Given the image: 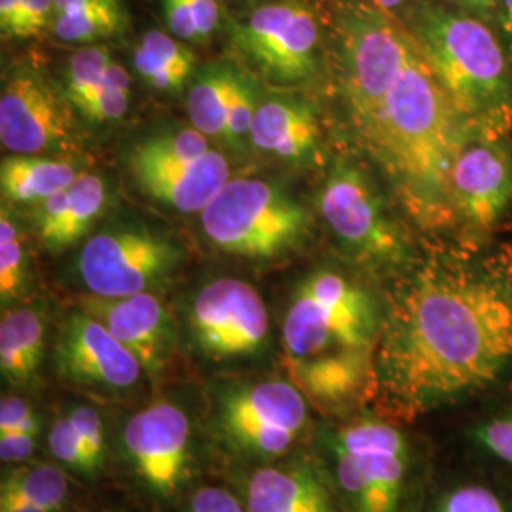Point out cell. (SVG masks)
Instances as JSON below:
<instances>
[{
  "instance_id": "obj_1",
  "label": "cell",
  "mask_w": 512,
  "mask_h": 512,
  "mask_svg": "<svg viewBox=\"0 0 512 512\" xmlns=\"http://www.w3.org/2000/svg\"><path fill=\"white\" fill-rule=\"evenodd\" d=\"M384 291L368 408L423 425L512 389V238L425 239Z\"/></svg>"
},
{
  "instance_id": "obj_2",
  "label": "cell",
  "mask_w": 512,
  "mask_h": 512,
  "mask_svg": "<svg viewBox=\"0 0 512 512\" xmlns=\"http://www.w3.org/2000/svg\"><path fill=\"white\" fill-rule=\"evenodd\" d=\"M332 55L357 154L423 238H454L450 173L467 126L418 40L368 0H340L332 14Z\"/></svg>"
},
{
  "instance_id": "obj_3",
  "label": "cell",
  "mask_w": 512,
  "mask_h": 512,
  "mask_svg": "<svg viewBox=\"0 0 512 512\" xmlns=\"http://www.w3.org/2000/svg\"><path fill=\"white\" fill-rule=\"evenodd\" d=\"M311 448L344 512H423L439 471V446L420 423L361 408L319 418Z\"/></svg>"
},
{
  "instance_id": "obj_4",
  "label": "cell",
  "mask_w": 512,
  "mask_h": 512,
  "mask_svg": "<svg viewBox=\"0 0 512 512\" xmlns=\"http://www.w3.org/2000/svg\"><path fill=\"white\" fill-rule=\"evenodd\" d=\"M403 23L463 124L512 133V59L494 27L439 0H420Z\"/></svg>"
},
{
  "instance_id": "obj_5",
  "label": "cell",
  "mask_w": 512,
  "mask_h": 512,
  "mask_svg": "<svg viewBox=\"0 0 512 512\" xmlns=\"http://www.w3.org/2000/svg\"><path fill=\"white\" fill-rule=\"evenodd\" d=\"M207 446L203 403L165 393L122 418L112 435V465L141 505L175 511L200 484Z\"/></svg>"
},
{
  "instance_id": "obj_6",
  "label": "cell",
  "mask_w": 512,
  "mask_h": 512,
  "mask_svg": "<svg viewBox=\"0 0 512 512\" xmlns=\"http://www.w3.org/2000/svg\"><path fill=\"white\" fill-rule=\"evenodd\" d=\"M317 211L344 262L382 283L408 268L425 241L382 177L359 154L332 162L317 194Z\"/></svg>"
},
{
  "instance_id": "obj_7",
  "label": "cell",
  "mask_w": 512,
  "mask_h": 512,
  "mask_svg": "<svg viewBox=\"0 0 512 512\" xmlns=\"http://www.w3.org/2000/svg\"><path fill=\"white\" fill-rule=\"evenodd\" d=\"M319 416L287 378H226L207 387L203 421L234 467H256L310 446Z\"/></svg>"
},
{
  "instance_id": "obj_8",
  "label": "cell",
  "mask_w": 512,
  "mask_h": 512,
  "mask_svg": "<svg viewBox=\"0 0 512 512\" xmlns=\"http://www.w3.org/2000/svg\"><path fill=\"white\" fill-rule=\"evenodd\" d=\"M385 319L384 283L348 262L319 266L294 289L281 325L287 359L374 351Z\"/></svg>"
},
{
  "instance_id": "obj_9",
  "label": "cell",
  "mask_w": 512,
  "mask_h": 512,
  "mask_svg": "<svg viewBox=\"0 0 512 512\" xmlns=\"http://www.w3.org/2000/svg\"><path fill=\"white\" fill-rule=\"evenodd\" d=\"M200 217L219 251L256 260L287 255L311 234L310 211L281 186L255 177L230 179Z\"/></svg>"
},
{
  "instance_id": "obj_10",
  "label": "cell",
  "mask_w": 512,
  "mask_h": 512,
  "mask_svg": "<svg viewBox=\"0 0 512 512\" xmlns=\"http://www.w3.org/2000/svg\"><path fill=\"white\" fill-rule=\"evenodd\" d=\"M188 348L203 365L236 366L270 348V311L255 287L238 277H217L192 294L184 308Z\"/></svg>"
},
{
  "instance_id": "obj_11",
  "label": "cell",
  "mask_w": 512,
  "mask_h": 512,
  "mask_svg": "<svg viewBox=\"0 0 512 512\" xmlns=\"http://www.w3.org/2000/svg\"><path fill=\"white\" fill-rule=\"evenodd\" d=\"M454 238L495 239L512 228V133L467 128L450 173Z\"/></svg>"
},
{
  "instance_id": "obj_12",
  "label": "cell",
  "mask_w": 512,
  "mask_h": 512,
  "mask_svg": "<svg viewBox=\"0 0 512 512\" xmlns=\"http://www.w3.org/2000/svg\"><path fill=\"white\" fill-rule=\"evenodd\" d=\"M323 38V19L311 0L255 4L230 27L236 52L277 82H300L317 73Z\"/></svg>"
},
{
  "instance_id": "obj_13",
  "label": "cell",
  "mask_w": 512,
  "mask_h": 512,
  "mask_svg": "<svg viewBox=\"0 0 512 512\" xmlns=\"http://www.w3.org/2000/svg\"><path fill=\"white\" fill-rule=\"evenodd\" d=\"M59 382L95 401L133 403L148 380L139 359L82 308L67 313L54 348Z\"/></svg>"
},
{
  "instance_id": "obj_14",
  "label": "cell",
  "mask_w": 512,
  "mask_h": 512,
  "mask_svg": "<svg viewBox=\"0 0 512 512\" xmlns=\"http://www.w3.org/2000/svg\"><path fill=\"white\" fill-rule=\"evenodd\" d=\"M183 262L181 249L158 234L112 228L86 241L76 258V274L92 296L124 298L160 293Z\"/></svg>"
},
{
  "instance_id": "obj_15",
  "label": "cell",
  "mask_w": 512,
  "mask_h": 512,
  "mask_svg": "<svg viewBox=\"0 0 512 512\" xmlns=\"http://www.w3.org/2000/svg\"><path fill=\"white\" fill-rule=\"evenodd\" d=\"M0 141L12 154H46L71 145L73 122L67 103L38 67L18 65L4 78Z\"/></svg>"
},
{
  "instance_id": "obj_16",
  "label": "cell",
  "mask_w": 512,
  "mask_h": 512,
  "mask_svg": "<svg viewBox=\"0 0 512 512\" xmlns=\"http://www.w3.org/2000/svg\"><path fill=\"white\" fill-rule=\"evenodd\" d=\"M236 482L249 512H344L311 444L266 465L241 467Z\"/></svg>"
},
{
  "instance_id": "obj_17",
  "label": "cell",
  "mask_w": 512,
  "mask_h": 512,
  "mask_svg": "<svg viewBox=\"0 0 512 512\" xmlns=\"http://www.w3.org/2000/svg\"><path fill=\"white\" fill-rule=\"evenodd\" d=\"M440 461L473 467L512 482V389L435 421Z\"/></svg>"
},
{
  "instance_id": "obj_18",
  "label": "cell",
  "mask_w": 512,
  "mask_h": 512,
  "mask_svg": "<svg viewBox=\"0 0 512 512\" xmlns=\"http://www.w3.org/2000/svg\"><path fill=\"white\" fill-rule=\"evenodd\" d=\"M99 319L118 342L139 359L152 384H160L173 361L177 330L164 300L156 293L124 298L84 296L80 306Z\"/></svg>"
},
{
  "instance_id": "obj_19",
  "label": "cell",
  "mask_w": 512,
  "mask_h": 512,
  "mask_svg": "<svg viewBox=\"0 0 512 512\" xmlns=\"http://www.w3.org/2000/svg\"><path fill=\"white\" fill-rule=\"evenodd\" d=\"M285 376L319 418L368 408L374 395V351H338L310 359L283 357Z\"/></svg>"
},
{
  "instance_id": "obj_20",
  "label": "cell",
  "mask_w": 512,
  "mask_h": 512,
  "mask_svg": "<svg viewBox=\"0 0 512 512\" xmlns=\"http://www.w3.org/2000/svg\"><path fill=\"white\" fill-rule=\"evenodd\" d=\"M129 167L143 192L181 213H202L230 181L228 162L215 150L192 164Z\"/></svg>"
},
{
  "instance_id": "obj_21",
  "label": "cell",
  "mask_w": 512,
  "mask_h": 512,
  "mask_svg": "<svg viewBox=\"0 0 512 512\" xmlns=\"http://www.w3.org/2000/svg\"><path fill=\"white\" fill-rule=\"evenodd\" d=\"M249 141L281 160L310 162L321 150V126L308 103L272 97L258 103Z\"/></svg>"
},
{
  "instance_id": "obj_22",
  "label": "cell",
  "mask_w": 512,
  "mask_h": 512,
  "mask_svg": "<svg viewBox=\"0 0 512 512\" xmlns=\"http://www.w3.org/2000/svg\"><path fill=\"white\" fill-rule=\"evenodd\" d=\"M107 207V184L80 173L65 190L37 205L38 234L50 251L67 249L84 238Z\"/></svg>"
},
{
  "instance_id": "obj_23",
  "label": "cell",
  "mask_w": 512,
  "mask_h": 512,
  "mask_svg": "<svg viewBox=\"0 0 512 512\" xmlns=\"http://www.w3.org/2000/svg\"><path fill=\"white\" fill-rule=\"evenodd\" d=\"M46 313L40 306L4 308L0 317V374L12 391L40 384L46 359Z\"/></svg>"
},
{
  "instance_id": "obj_24",
  "label": "cell",
  "mask_w": 512,
  "mask_h": 512,
  "mask_svg": "<svg viewBox=\"0 0 512 512\" xmlns=\"http://www.w3.org/2000/svg\"><path fill=\"white\" fill-rule=\"evenodd\" d=\"M423 512H512V482L439 459Z\"/></svg>"
},
{
  "instance_id": "obj_25",
  "label": "cell",
  "mask_w": 512,
  "mask_h": 512,
  "mask_svg": "<svg viewBox=\"0 0 512 512\" xmlns=\"http://www.w3.org/2000/svg\"><path fill=\"white\" fill-rule=\"evenodd\" d=\"M76 165L42 154H12L0 165L4 200L38 205L65 190L78 179Z\"/></svg>"
},
{
  "instance_id": "obj_26",
  "label": "cell",
  "mask_w": 512,
  "mask_h": 512,
  "mask_svg": "<svg viewBox=\"0 0 512 512\" xmlns=\"http://www.w3.org/2000/svg\"><path fill=\"white\" fill-rule=\"evenodd\" d=\"M74 476L55 461H27L2 467L0 497L31 503L46 511L69 512L73 507Z\"/></svg>"
},
{
  "instance_id": "obj_27",
  "label": "cell",
  "mask_w": 512,
  "mask_h": 512,
  "mask_svg": "<svg viewBox=\"0 0 512 512\" xmlns=\"http://www.w3.org/2000/svg\"><path fill=\"white\" fill-rule=\"evenodd\" d=\"M133 67L154 90L181 92L196 69V55L171 33L148 31L133 52Z\"/></svg>"
},
{
  "instance_id": "obj_28",
  "label": "cell",
  "mask_w": 512,
  "mask_h": 512,
  "mask_svg": "<svg viewBox=\"0 0 512 512\" xmlns=\"http://www.w3.org/2000/svg\"><path fill=\"white\" fill-rule=\"evenodd\" d=\"M238 76V69L226 63H213L203 67L188 93L186 109L192 126L209 139L226 141L228 101Z\"/></svg>"
},
{
  "instance_id": "obj_29",
  "label": "cell",
  "mask_w": 512,
  "mask_h": 512,
  "mask_svg": "<svg viewBox=\"0 0 512 512\" xmlns=\"http://www.w3.org/2000/svg\"><path fill=\"white\" fill-rule=\"evenodd\" d=\"M128 25L122 0H90L67 14L55 16L52 33L59 42L90 46L97 40L116 37Z\"/></svg>"
},
{
  "instance_id": "obj_30",
  "label": "cell",
  "mask_w": 512,
  "mask_h": 512,
  "mask_svg": "<svg viewBox=\"0 0 512 512\" xmlns=\"http://www.w3.org/2000/svg\"><path fill=\"white\" fill-rule=\"evenodd\" d=\"M73 425L88 461L93 484H97L112 463V435L101 408L90 401H71L59 408Z\"/></svg>"
},
{
  "instance_id": "obj_31",
  "label": "cell",
  "mask_w": 512,
  "mask_h": 512,
  "mask_svg": "<svg viewBox=\"0 0 512 512\" xmlns=\"http://www.w3.org/2000/svg\"><path fill=\"white\" fill-rule=\"evenodd\" d=\"M211 152L209 137L196 128L154 135L133 148L129 164H192Z\"/></svg>"
},
{
  "instance_id": "obj_32",
  "label": "cell",
  "mask_w": 512,
  "mask_h": 512,
  "mask_svg": "<svg viewBox=\"0 0 512 512\" xmlns=\"http://www.w3.org/2000/svg\"><path fill=\"white\" fill-rule=\"evenodd\" d=\"M29 283L27 253L19 239L18 228L12 215L2 209L0 215V300L10 306L25 293Z\"/></svg>"
},
{
  "instance_id": "obj_33",
  "label": "cell",
  "mask_w": 512,
  "mask_h": 512,
  "mask_svg": "<svg viewBox=\"0 0 512 512\" xmlns=\"http://www.w3.org/2000/svg\"><path fill=\"white\" fill-rule=\"evenodd\" d=\"M112 57L105 46H84L71 57L67 67L65 99L80 110L105 80Z\"/></svg>"
},
{
  "instance_id": "obj_34",
  "label": "cell",
  "mask_w": 512,
  "mask_h": 512,
  "mask_svg": "<svg viewBox=\"0 0 512 512\" xmlns=\"http://www.w3.org/2000/svg\"><path fill=\"white\" fill-rule=\"evenodd\" d=\"M131 99V78L126 67L112 59L103 84L80 112L92 122H114L126 116Z\"/></svg>"
},
{
  "instance_id": "obj_35",
  "label": "cell",
  "mask_w": 512,
  "mask_h": 512,
  "mask_svg": "<svg viewBox=\"0 0 512 512\" xmlns=\"http://www.w3.org/2000/svg\"><path fill=\"white\" fill-rule=\"evenodd\" d=\"M46 446L52 461L61 465L63 469H67L76 480L93 484L92 473L84 456V450L80 446V440L74 433L71 421L61 410L55 414V418L50 420L48 431H46Z\"/></svg>"
},
{
  "instance_id": "obj_36",
  "label": "cell",
  "mask_w": 512,
  "mask_h": 512,
  "mask_svg": "<svg viewBox=\"0 0 512 512\" xmlns=\"http://www.w3.org/2000/svg\"><path fill=\"white\" fill-rule=\"evenodd\" d=\"M258 95L247 74L238 71L234 88L228 101V120H226V141L232 145H243L251 139V128L258 109Z\"/></svg>"
},
{
  "instance_id": "obj_37",
  "label": "cell",
  "mask_w": 512,
  "mask_h": 512,
  "mask_svg": "<svg viewBox=\"0 0 512 512\" xmlns=\"http://www.w3.org/2000/svg\"><path fill=\"white\" fill-rule=\"evenodd\" d=\"M173 512H249L236 488L196 484Z\"/></svg>"
},
{
  "instance_id": "obj_38",
  "label": "cell",
  "mask_w": 512,
  "mask_h": 512,
  "mask_svg": "<svg viewBox=\"0 0 512 512\" xmlns=\"http://www.w3.org/2000/svg\"><path fill=\"white\" fill-rule=\"evenodd\" d=\"M40 414L35 403L23 393L12 391L2 393L0 399V435H8L21 429L25 423L37 418Z\"/></svg>"
},
{
  "instance_id": "obj_39",
  "label": "cell",
  "mask_w": 512,
  "mask_h": 512,
  "mask_svg": "<svg viewBox=\"0 0 512 512\" xmlns=\"http://www.w3.org/2000/svg\"><path fill=\"white\" fill-rule=\"evenodd\" d=\"M42 439H46V435H42V433H19V431H16V433L0 435L2 467L33 461Z\"/></svg>"
},
{
  "instance_id": "obj_40",
  "label": "cell",
  "mask_w": 512,
  "mask_h": 512,
  "mask_svg": "<svg viewBox=\"0 0 512 512\" xmlns=\"http://www.w3.org/2000/svg\"><path fill=\"white\" fill-rule=\"evenodd\" d=\"M167 31L186 44H200L194 19L190 16L186 0H162Z\"/></svg>"
},
{
  "instance_id": "obj_41",
  "label": "cell",
  "mask_w": 512,
  "mask_h": 512,
  "mask_svg": "<svg viewBox=\"0 0 512 512\" xmlns=\"http://www.w3.org/2000/svg\"><path fill=\"white\" fill-rule=\"evenodd\" d=\"M23 21L19 38L38 37L52 27L55 18V0H21Z\"/></svg>"
},
{
  "instance_id": "obj_42",
  "label": "cell",
  "mask_w": 512,
  "mask_h": 512,
  "mask_svg": "<svg viewBox=\"0 0 512 512\" xmlns=\"http://www.w3.org/2000/svg\"><path fill=\"white\" fill-rule=\"evenodd\" d=\"M190 16L194 19L200 44L213 37L220 27L222 8L219 0H186Z\"/></svg>"
},
{
  "instance_id": "obj_43",
  "label": "cell",
  "mask_w": 512,
  "mask_h": 512,
  "mask_svg": "<svg viewBox=\"0 0 512 512\" xmlns=\"http://www.w3.org/2000/svg\"><path fill=\"white\" fill-rule=\"evenodd\" d=\"M23 21V2L21 0H0V31L6 40L19 38Z\"/></svg>"
},
{
  "instance_id": "obj_44",
  "label": "cell",
  "mask_w": 512,
  "mask_h": 512,
  "mask_svg": "<svg viewBox=\"0 0 512 512\" xmlns=\"http://www.w3.org/2000/svg\"><path fill=\"white\" fill-rule=\"evenodd\" d=\"M494 29L512 59V0H499L497 12H495Z\"/></svg>"
},
{
  "instance_id": "obj_45",
  "label": "cell",
  "mask_w": 512,
  "mask_h": 512,
  "mask_svg": "<svg viewBox=\"0 0 512 512\" xmlns=\"http://www.w3.org/2000/svg\"><path fill=\"white\" fill-rule=\"evenodd\" d=\"M372 6H376L378 10H382L385 14L393 16V18L401 19L410 14V10L420 2V0H368Z\"/></svg>"
},
{
  "instance_id": "obj_46",
  "label": "cell",
  "mask_w": 512,
  "mask_h": 512,
  "mask_svg": "<svg viewBox=\"0 0 512 512\" xmlns=\"http://www.w3.org/2000/svg\"><path fill=\"white\" fill-rule=\"evenodd\" d=\"M497 4H499V0H471V10L476 18H480L494 27Z\"/></svg>"
},
{
  "instance_id": "obj_47",
  "label": "cell",
  "mask_w": 512,
  "mask_h": 512,
  "mask_svg": "<svg viewBox=\"0 0 512 512\" xmlns=\"http://www.w3.org/2000/svg\"><path fill=\"white\" fill-rule=\"evenodd\" d=\"M0 512H52L31 505V503H23V501H16V499H4L0 497Z\"/></svg>"
},
{
  "instance_id": "obj_48",
  "label": "cell",
  "mask_w": 512,
  "mask_h": 512,
  "mask_svg": "<svg viewBox=\"0 0 512 512\" xmlns=\"http://www.w3.org/2000/svg\"><path fill=\"white\" fill-rule=\"evenodd\" d=\"M442 4H446V6H452V8H458V10H463V12H471L473 14V10H471V0H439Z\"/></svg>"
},
{
  "instance_id": "obj_49",
  "label": "cell",
  "mask_w": 512,
  "mask_h": 512,
  "mask_svg": "<svg viewBox=\"0 0 512 512\" xmlns=\"http://www.w3.org/2000/svg\"><path fill=\"white\" fill-rule=\"evenodd\" d=\"M93 512H124L120 511V509H112V507H107V509H97V511Z\"/></svg>"
},
{
  "instance_id": "obj_50",
  "label": "cell",
  "mask_w": 512,
  "mask_h": 512,
  "mask_svg": "<svg viewBox=\"0 0 512 512\" xmlns=\"http://www.w3.org/2000/svg\"><path fill=\"white\" fill-rule=\"evenodd\" d=\"M243 2H251V4H262V2H268V0H243Z\"/></svg>"
}]
</instances>
